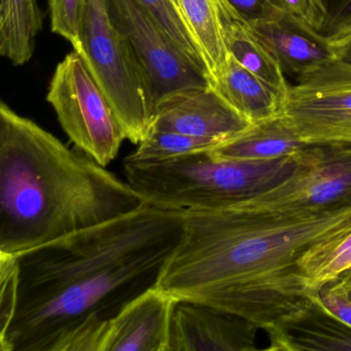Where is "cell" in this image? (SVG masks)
Wrapping results in <instances>:
<instances>
[{
  "instance_id": "cell-1",
  "label": "cell",
  "mask_w": 351,
  "mask_h": 351,
  "mask_svg": "<svg viewBox=\"0 0 351 351\" xmlns=\"http://www.w3.org/2000/svg\"><path fill=\"white\" fill-rule=\"evenodd\" d=\"M184 211L138 210L18 256L19 297L0 351H57L155 287L180 243Z\"/></svg>"
},
{
  "instance_id": "cell-2",
  "label": "cell",
  "mask_w": 351,
  "mask_h": 351,
  "mask_svg": "<svg viewBox=\"0 0 351 351\" xmlns=\"http://www.w3.org/2000/svg\"><path fill=\"white\" fill-rule=\"evenodd\" d=\"M351 230V207L287 215L246 205L184 211V230L155 287L268 330L302 309L310 289L300 263Z\"/></svg>"
},
{
  "instance_id": "cell-3",
  "label": "cell",
  "mask_w": 351,
  "mask_h": 351,
  "mask_svg": "<svg viewBox=\"0 0 351 351\" xmlns=\"http://www.w3.org/2000/svg\"><path fill=\"white\" fill-rule=\"evenodd\" d=\"M147 204L89 155L1 104V254L20 256Z\"/></svg>"
},
{
  "instance_id": "cell-4",
  "label": "cell",
  "mask_w": 351,
  "mask_h": 351,
  "mask_svg": "<svg viewBox=\"0 0 351 351\" xmlns=\"http://www.w3.org/2000/svg\"><path fill=\"white\" fill-rule=\"evenodd\" d=\"M295 156L245 161L200 152L158 162L126 158L127 182L149 204L172 210L225 208L252 200L285 182L297 167Z\"/></svg>"
},
{
  "instance_id": "cell-5",
  "label": "cell",
  "mask_w": 351,
  "mask_h": 351,
  "mask_svg": "<svg viewBox=\"0 0 351 351\" xmlns=\"http://www.w3.org/2000/svg\"><path fill=\"white\" fill-rule=\"evenodd\" d=\"M73 50L110 100L127 139L138 145L151 130L155 102L132 48L110 20L106 0H87Z\"/></svg>"
},
{
  "instance_id": "cell-6",
  "label": "cell",
  "mask_w": 351,
  "mask_h": 351,
  "mask_svg": "<svg viewBox=\"0 0 351 351\" xmlns=\"http://www.w3.org/2000/svg\"><path fill=\"white\" fill-rule=\"evenodd\" d=\"M47 100L75 147L108 167L120 152L126 132L79 53H69L51 81Z\"/></svg>"
},
{
  "instance_id": "cell-7",
  "label": "cell",
  "mask_w": 351,
  "mask_h": 351,
  "mask_svg": "<svg viewBox=\"0 0 351 351\" xmlns=\"http://www.w3.org/2000/svg\"><path fill=\"white\" fill-rule=\"evenodd\" d=\"M297 167L278 186L236 205L287 215H310L351 207V143H307Z\"/></svg>"
},
{
  "instance_id": "cell-8",
  "label": "cell",
  "mask_w": 351,
  "mask_h": 351,
  "mask_svg": "<svg viewBox=\"0 0 351 351\" xmlns=\"http://www.w3.org/2000/svg\"><path fill=\"white\" fill-rule=\"evenodd\" d=\"M106 3L114 27L130 45L147 77L156 108L176 92L211 85L208 73L178 48L137 0H106Z\"/></svg>"
},
{
  "instance_id": "cell-9",
  "label": "cell",
  "mask_w": 351,
  "mask_h": 351,
  "mask_svg": "<svg viewBox=\"0 0 351 351\" xmlns=\"http://www.w3.org/2000/svg\"><path fill=\"white\" fill-rule=\"evenodd\" d=\"M281 114L305 143H351V63L335 58L297 79Z\"/></svg>"
},
{
  "instance_id": "cell-10",
  "label": "cell",
  "mask_w": 351,
  "mask_h": 351,
  "mask_svg": "<svg viewBox=\"0 0 351 351\" xmlns=\"http://www.w3.org/2000/svg\"><path fill=\"white\" fill-rule=\"evenodd\" d=\"M250 125L210 85L176 92L162 99L156 108L151 130L202 137L221 145Z\"/></svg>"
},
{
  "instance_id": "cell-11",
  "label": "cell",
  "mask_w": 351,
  "mask_h": 351,
  "mask_svg": "<svg viewBox=\"0 0 351 351\" xmlns=\"http://www.w3.org/2000/svg\"><path fill=\"white\" fill-rule=\"evenodd\" d=\"M258 330L240 316L197 302L178 301L169 351H254Z\"/></svg>"
},
{
  "instance_id": "cell-12",
  "label": "cell",
  "mask_w": 351,
  "mask_h": 351,
  "mask_svg": "<svg viewBox=\"0 0 351 351\" xmlns=\"http://www.w3.org/2000/svg\"><path fill=\"white\" fill-rule=\"evenodd\" d=\"M178 300L152 287L104 322L99 351H169Z\"/></svg>"
},
{
  "instance_id": "cell-13",
  "label": "cell",
  "mask_w": 351,
  "mask_h": 351,
  "mask_svg": "<svg viewBox=\"0 0 351 351\" xmlns=\"http://www.w3.org/2000/svg\"><path fill=\"white\" fill-rule=\"evenodd\" d=\"M250 26L283 73L297 79L337 58L330 42L291 14Z\"/></svg>"
},
{
  "instance_id": "cell-14",
  "label": "cell",
  "mask_w": 351,
  "mask_h": 351,
  "mask_svg": "<svg viewBox=\"0 0 351 351\" xmlns=\"http://www.w3.org/2000/svg\"><path fill=\"white\" fill-rule=\"evenodd\" d=\"M269 350L351 351V328L328 311L317 291L307 305L267 330Z\"/></svg>"
},
{
  "instance_id": "cell-15",
  "label": "cell",
  "mask_w": 351,
  "mask_h": 351,
  "mask_svg": "<svg viewBox=\"0 0 351 351\" xmlns=\"http://www.w3.org/2000/svg\"><path fill=\"white\" fill-rule=\"evenodd\" d=\"M221 36L230 56L283 96L289 84L278 61L260 42L248 24L227 0H213Z\"/></svg>"
},
{
  "instance_id": "cell-16",
  "label": "cell",
  "mask_w": 351,
  "mask_h": 351,
  "mask_svg": "<svg viewBox=\"0 0 351 351\" xmlns=\"http://www.w3.org/2000/svg\"><path fill=\"white\" fill-rule=\"evenodd\" d=\"M307 145L280 114L250 125V128L210 152L226 159L268 161L291 157Z\"/></svg>"
},
{
  "instance_id": "cell-17",
  "label": "cell",
  "mask_w": 351,
  "mask_h": 351,
  "mask_svg": "<svg viewBox=\"0 0 351 351\" xmlns=\"http://www.w3.org/2000/svg\"><path fill=\"white\" fill-rule=\"evenodd\" d=\"M213 87L252 124L282 114L285 96L232 56Z\"/></svg>"
},
{
  "instance_id": "cell-18",
  "label": "cell",
  "mask_w": 351,
  "mask_h": 351,
  "mask_svg": "<svg viewBox=\"0 0 351 351\" xmlns=\"http://www.w3.org/2000/svg\"><path fill=\"white\" fill-rule=\"evenodd\" d=\"M42 28L38 0H0V54L14 65L32 59Z\"/></svg>"
},
{
  "instance_id": "cell-19",
  "label": "cell",
  "mask_w": 351,
  "mask_h": 351,
  "mask_svg": "<svg viewBox=\"0 0 351 351\" xmlns=\"http://www.w3.org/2000/svg\"><path fill=\"white\" fill-rule=\"evenodd\" d=\"M178 5L202 52L213 85L223 73L230 57L213 0H178Z\"/></svg>"
},
{
  "instance_id": "cell-20",
  "label": "cell",
  "mask_w": 351,
  "mask_h": 351,
  "mask_svg": "<svg viewBox=\"0 0 351 351\" xmlns=\"http://www.w3.org/2000/svg\"><path fill=\"white\" fill-rule=\"evenodd\" d=\"M300 267L313 291L336 279L351 267V230L310 248Z\"/></svg>"
},
{
  "instance_id": "cell-21",
  "label": "cell",
  "mask_w": 351,
  "mask_h": 351,
  "mask_svg": "<svg viewBox=\"0 0 351 351\" xmlns=\"http://www.w3.org/2000/svg\"><path fill=\"white\" fill-rule=\"evenodd\" d=\"M221 143L211 139L170 131L151 130L138 143L128 159L139 162H158L200 152L213 151Z\"/></svg>"
},
{
  "instance_id": "cell-22",
  "label": "cell",
  "mask_w": 351,
  "mask_h": 351,
  "mask_svg": "<svg viewBox=\"0 0 351 351\" xmlns=\"http://www.w3.org/2000/svg\"><path fill=\"white\" fill-rule=\"evenodd\" d=\"M137 1L155 17L160 25L167 32L168 36L178 45V48L195 64L198 65L200 69L208 73L202 52L178 5L172 0H137Z\"/></svg>"
},
{
  "instance_id": "cell-23",
  "label": "cell",
  "mask_w": 351,
  "mask_h": 351,
  "mask_svg": "<svg viewBox=\"0 0 351 351\" xmlns=\"http://www.w3.org/2000/svg\"><path fill=\"white\" fill-rule=\"evenodd\" d=\"M0 338L13 322L19 297L18 256L0 252Z\"/></svg>"
},
{
  "instance_id": "cell-24",
  "label": "cell",
  "mask_w": 351,
  "mask_h": 351,
  "mask_svg": "<svg viewBox=\"0 0 351 351\" xmlns=\"http://www.w3.org/2000/svg\"><path fill=\"white\" fill-rule=\"evenodd\" d=\"M86 3L87 0H49L52 32L73 47L79 42Z\"/></svg>"
},
{
  "instance_id": "cell-25",
  "label": "cell",
  "mask_w": 351,
  "mask_h": 351,
  "mask_svg": "<svg viewBox=\"0 0 351 351\" xmlns=\"http://www.w3.org/2000/svg\"><path fill=\"white\" fill-rule=\"evenodd\" d=\"M322 14L318 34L335 42L351 34V0H316Z\"/></svg>"
},
{
  "instance_id": "cell-26",
  "label": "cell",
  "mask_w": 351,
  "mask_h": 351,
  "mask_svg": "<svg viewBox=\"0 0 351 351\" xmlns=\"http://www.w3.org/2000/svg\"><path fill=\"white\" fill-rule=\"evenodd\" d=\"M250 25L269 21L285 13L277 0H227Z\"/></svg>"
},
{
  "instance_id": "cell-27",
  "label": "cell",
  "mask_w": 351,
  "mask_h": 351,
  "mask_svg": "<svg viewBox=\"0 0 351 351\" xmlns=\"http://www.w3.org/2000/svg\"><path fill=\"white\" fill-rule=\"evenodd\" d=\"M285 13L291 14L309 27L319 32L322 14L316 0H277Z\"/></svg>"
},
{
  "instance_id": "cell-28",
  "label": "cell",
  "mask_w": 351,
  "mask_h": 351,
  "mask_svg": "<svg viewBox=\"0 0 351 351\" xmlns=\"http://www.w3.org/2000/svg\"><path fill=\"white\" fill-rule=\"evenodd\" d=\"M322 305L351 328V302L330 291L326 285L317 291Z\"/></svg>"
},
{
  "instance_id": "cell-29",
  "label": "cell",
  "mask_w": 351,
  "mask_h": 351,
  "mask_svg": "<svg viewBox=\"0 0 351 351\" xmlns=\"http://www.w3.org/2000/svg\"><path fill=\"white\" fill-rule=\"evenodd\" d=\"M326 287L337 295L351 302V267L336 279L326 283Z\"/></svg>"
},
{
  "instance_id": "cell-30",
  "label": "cell",
  "mask_w": 351,
  "mask_h": 351,
  "mask_svg": "<svg viewBox=\"0 0 351 351\" xmlns=\"http://www.w3.org/2000/svg\"><path fill=\"white\" fill-rule=\"evenodd\" d=\"M332 44V50L337 58L351 63V34H347L344 38H339Z\"/></svg>"
},
{
  "instance_id": "cell-31",
  "label": "cell",
  "mask_w": 351,
  "mask_h": 351,
  "mask_svg": "<svg viewBox=\"0 0 351 351\" xmlns=\"http://www.w3.org/2000/svg\"><path fill=\"white\" fill-rule=\"evenodd\" d=\"M172 1H173V3H176V5H178V0H172ZM178 9H180V8H178Z\"/></svg>"
}]
</instances>
